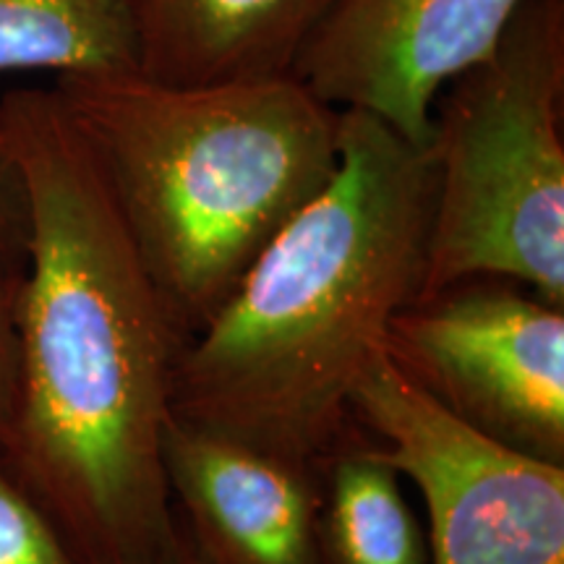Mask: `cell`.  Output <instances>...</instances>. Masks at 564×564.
Listing matches in <instances>:
<instances>
[{
  "mask_svg": "<svg viewBox=\"0 0 564 564\" xmlns=\"http://www.w3.org/2000/svg\"><path fill=\"white\" fill-rule=\"evenodd\" d=\"M0 137L26 215L0 447L89 564H160L178 531L165 432L188 333L55 87L3 95Z\"/></svg>",
  "mask_w": 564,
  "mask_h": 564,
  "instance_id": "1",
  "label": "cell"
},
{
  "mask_svg": "<svg viewBox=\"0 0 564 564\" xmlns=\"http://www.w3.org/2000/svg\"><path fill=\"white\" fill-rule=\"evenodd\" d=\"M432 212L429 147L340 110L335 173L188 337L173 419L319 463L356 423L352 394L392 316L419 299Z\"/></svg>",
  "mask_w": 564,
  "mask_h": 564,
  "instance_id": "2",
  "label": "cell"
},
{
  "mask_svg": "<svg viewBox=\"0 0 564 564\" xmlns=\"http://www.w3.org/2000/svg\"><path fill=\"white\" fill-rule=\"evenodd\" d=\"M55 91L188 337L337 165L340 110L291 74L175 87L102 70Z\"/></svg>",
  "mask_w": 564,
  "mask_h": 564,
  "instance_id": "3",
  "label": "cell"
},
{
  "mask_svg": "<svg viewBox=\"0 0 564 564\" xmlns=\"http://www.w3.org/2000/svg\"><path fill=\"white\" fill-rule=\"evenodd\" d=\"M564 0H523L436 97L434 212L419 295L505 278L564 306Z\"/></svg>",
  "mask_w": 564,
  "mask_h": 564,
  "instance_id": "4",
  "label": "cell"
},
{
  "mask_svg": "<svg viewBox=\"0 0 564 564\" xmlns=\"http://www.w3.org/2000/svg\"><path fill=\"white\" fill-rule=\"evenodd\" d=\"M352 419L426 510L429 564H564V465L474 432L382 350Z\"/></svg>",
  "mask_w": 564,
  "mask_h": 564,
  "instance_id": "5",
  "label": "cell"
},
{
  "mask_svg": "<svg viewBox=\"0 0 564 564\" xmlns=\"http://www.w3.org/2000/svg\"><path fill=\"white\" fill-rule=\"evenodd\" d=\"M387 358L457 421L564 465V306L505 278H465L392 316Z\"/></svg>",
  "mask_w": 564,
  "mask_h": 564,
  "instance_id": "6",
  "label": "cell"
},
{
  "mask_svg": "<svg viewBox=\"0 0 564 564\" xmlns=\"http://www.w3.org/2000/svg\"><path fill=\"white\" fill-rule=\"evenodd\" d=\"M523 0H329L291 76L335 110H364L415 147L436 97L486 58Z\"/></svg>",
  "mask_w": 564,
  "mask_h": 564,
  "instance_id": "7",
  "label": "cell"
},
{
  "mask_svg": "<svg viewBox=\"0 0 564 564\" xmlns=\"http://www.w3.org/2000/svg\"><path fill=\"white\" fill-rule=\"evenodd\" d=\"M175 518L212 564H322L319 468L171 419Z\"/></svg>",
  "mask_w": 564,
  "mask_h": 564,
  "instance_id": "8",
  "label": "cell"
},
{
  "mask_svg": "<svg viewBox=\"0 0 564 564\" xmlns=\"http://www.w3.org/2000/svg\"><path fill=\"white\" fill-rule=\"evenodd\" d=\"M137 68L204 87L291 74L329 0H126Z\"/></svg>",
  "mask_w": 564,
  "mask_h": 564,
  "instance_id": "9",
  "label": "cell"
},
{
  "mask_svg": "<svg viewBox=\"0 0 564 564\" xmlns=\"http://www.w3.org/2000/svg\"><path fill=\"white\" fill-rule=\"evenodd\" d=\"M322 564H429V535L408 481L352 423L316 463Z\"/></svg>",
  "mask_w": 564,
  "mask_h": 564,
  "instance_id": "10",
  "label": "cell"
},
{
  "mask_svg": "<svg viewBox=\"0 0 564 564\" xmlns=\"http://www.w3.org/2000/svg\"><path fill=\"white\" fill-rule=\"evenodd\" d=\"M133 68L126 0H0V70H55L61 79Z\"/></svg>",
  "mask_w": 564,
  "mask_h": 564,
  "instance_id": "11",
  "label": "cell"
},
{
  "mask_svg": "<svg viewBox=\"0 0 564 564\" xmlns=\"http://www.w3.org/2000/svg\"><path fill=\"white\" fill-rule=\"evenodd\" d=\"M0 564H89L0 447Z\"/></svg>",
  "mask_w": 564,
  "mask_h": 564,
  "instance_id": "12",
  "label": "cell"
},
{
  "mask_svg": "<svg viewBox=\"0 0 564 564\" xmlns=\"http://www.w3.org/2000/svg\"><path fill=\"white\" fill-rule=\"evenodd\" d=\"M24 249L0 238V444L11 432L19 392V288Z\"/></svg>",
  "mask_w": 564,
  "mask_h": 564,
  "instance_id": "13",
  "label": "cell"
},
{
  "mask_svg": "<svg viewBox=\"0 0 564 564\" xmlns=\"http://www.w3.org/2000/svg\"><path fill=\"white\" fill-rule=\"evenodd\" d=\"M24 192L9 147L0 137V238L24 249Z\"/></svg>",
  "mask_w": 564,
  "mask_h": 564,
  "instance_id": "14",
  "label": "cell"
},
{
  "mask_svg": "<svg viewBox=\"0 0 564 564\" xmlns=\"http://www.w3.org/2000/svg\"><path fill=\"white\" fill-rule=\"evenodd\" d=\"M160 564H212V562L199 552V549H196L192 535L183 531L178 520V531H175L173 544L167 549V554L162 556Z\"/></svg>",
  "mask_w": 564,
  "mask_h": 564,
  "instance_id": "15",
  "label": "cell"
}]
</instances>
